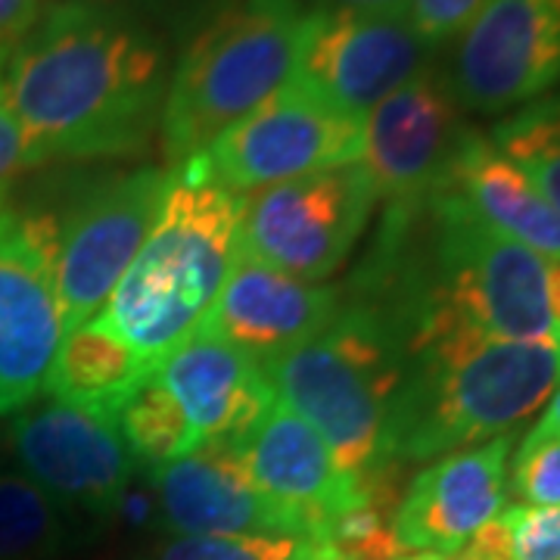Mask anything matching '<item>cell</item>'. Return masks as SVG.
<instances>
[{
    "mask_svg": "<svg viewBox=\"0 0 560 560\" xmlns=\"http://www.w3.org/2000/svg\"><path fill=\"white\" fill-rule=\"evenodd\" d=\"M22 172H28L25 147H22L16 125L0 109V219L10 212V190Z\"/></svg>",
    "mask_w": 560,
    "mask_h": 560,
    "instance_id": "f1b7e54d",
    "label": "cell"
},
{
    "mask_svg": "<svg viewBox=\"0 0 560 560\" xmlns=\"http://www.w3.org/2000/svg\"><path fill=\"white\" fill-rule=\"evenodd\" d=\"M241 253L320 283L352 256L377 194L361 162L241 194Z\"/></svg>",
    "mask_w": 560,
    "mask_h": 560,
    "instance_id": "52a82bcc",
    "label": "cell"
},
{
    "mask_svg": "<svg viewBox=\"0 0 560 560\" xmlns=\"http://www.w3.org/2000/svg\"><path fill=\"white\" fill-rule=\"evenodd\" d=\"M143 377L138 355L101 318H91L62 337L44 396L116 415Z\"/></svg>",
    "mask_w": 560,
    "mask_h": 560,
    "instance_id": "44dd1931",
    "label": "cell"
},
{
    "mask_svg": "<svg viewBox=\"0 0 560 560\" xmlns=\"http://www.w3.org/2000/svg\"><path fill=\"white\" fill-rule=\"evenodd\" d=\"M470 135L474 125L433 62L364 116L359 162L377 202L401 206L433 197L452 178Z\"/></svg>",
    "mask_w": 560,
    "mask_h": 560,
    "instance_id": "5bb4252c",
    "label": "cell"
},
{
    "mask_svg": "<svg viewBox=\"0 0 560 560\" xmlns=\"http://www.w3.org/2000/svg\"><path fill=\"white\" fill-rule=\"evenodd\" d=\"M508 492L521 499L517 504L560 508V433L536 423L521 445H514Z\"/></svg>",
    "mask_w": 560,
    "mask_h": 560,
    "instance_id": "4316f807",
    "label": "cell"
},
{
    "mask_svg": "<svg viewBox=\"0 0 560 560\" xmlns=\"http://www.w3.org/2000/svg\"><path fill=\"white\" fill-rule=\"evenodd\" d=\"M555 315L560 320V261L555 265Z\"/></svg>",
    "mask_w": 560,
    "mask_h": 560,
    "instance_id": "e575fe53",
    "label": "cell"
},
{
    "mask_svg": "<svg viewBox=\"0 0 560 560\" xmlns=\"http://www.w3.org/2000/svg\"><path fill=\"white\" fill-rule=\"evenodd\" d=\"M399 560H464L460 555H405Z\"/></svg>",
    "mask_w": 560,
    "mask_h": 560,
    "instance_id": "836d02e7",
    "label": "cell"
},
{
    "mask_svg": "<svg viewBox=\"0 0 560 560\" xmlns=\"http://www.w3.org/2000/svg\"><path fill=\"white\" fill-rule=\"evenodd\" d=\"M445 187H452L489 228L501 231L504 237L523 243L548 259H560V212L477 128L464 143Z\"/></svg>",
    "mask_w": 560,
    "mask_h": 560,
    "instance_id": "ffe728a7",
    "label": "cell"
},
{
    "mask_svg": "<svg viewBox=\"0 0 560 560\" xmlns=\"http://www.w3.org/2000/svg\"><path fill=\"white\" fill-rule=\"evenodd\" d=\"M364 121L287 81L249 116L231 125L200 153L209 175L234 194L305 178L361 160Z\"/></svg>",
    "mask_w": 560,
    "mask_h": 560,
    "instance_id": "30bf717a",
    "label": "cell"
},
{
    "mask_svg": "<svg viewBox=\"0 0 560 560\" xmlns=\"http://www.w3.org/2000/svg\"><path fill=\"white\" fill-rule=\"evenodd\" d=\"M54 253V212L10 209L0 219V418L44 396L66 337Z\"/></svg>",
    "mask_w": 560,
    "mask_h": 560,
    "instance_id": "7c38bea8",
    "label": "cell"
},
{
    "mask_svg": "<svg viewBox=\"0 0 560 560\" xmlns=\"http://www.w3.org/2000/svg\"><path fill=\"white\" fill-rule=\"evenodd\" d=\"M467 551L470 560H560V508L504 504Z\"/></svg>",
    "mask_w": 560,
    "mask_h": 560,
    "instance_id": "d4e9b609",
    "label": "cell"
},
{
    "mask_svg": "<svg viewBox=\"0 0 560 560\" xmlns=\"http://www.w3.org/2000/svg\"><path fill=\"white\" fill-rule=\"evenodd\" d=\"M541 427H548V430H555L560 433V386L551 393V399L545 401V415L539 418Z\"/></svg>",
    "mask_w": 560,
    "mask_h": 560,
    "instance_id": "d6a6232c",
    "label": "cell"
},
{
    "mask_svg": "<svg viewBox=\"0 0 560 560\" xmlns=\"http://www.w3.org/2000/svg\"><path fill=\"white\" fill-rule=\"evenodd\" d=\"M560 386V342L448 327L408 359L383 420V464H423L517 433Z\"/></svg>",
    "mask_w": 560,
    "mask_h": 560,
    "instance_id": "7a4b0ae2",
    "label": "cell"
},
{
    "mask_svg": "<svg viewBox=\"0 0 560 560\" xmlns=\"http://www.w3.org/2000/svg\"><path fill=\"white\" fill-rule=\"evenodd\" d=\"M153 374L175 396L200 445L237 440L275 401L259 361L206 330L180 342Z\"/></svg>",
    "mask_w": 560,
    "mask_h": 560,
    "instance_id": "d6986e66",
    "label": "cell"
},
{
    "mask_svg": "<svg viewBox=\"0 0 560 560\" xmlns=\"http://www.w3.org/2000/svg\"><path fill=\"white\" fill-rule=\"evenodd\" d=\"M517 433L427 460L401 489L393 533L405 555H458L508 504Z\"/></svg>",
    "mask_w": 560,
    "mask_h": 560,
    "instance_id": "2e32d148",
    "label": "cell"
},
{
    "mask_svg": "<svg viewBox=\"0 0 560 560\" xmlns=\"http://www.w3.org/2000/svg\"><path fill=\"white\" fill-rule=\"evenodd\" d=\"M436 62L408 13L308 10L290 79L346 116H364Z\"/></svg>",
    "mask_w": 560,
    "mask_h": 560,
    "instance_id": "4fadbf2b",
    "label": "cell"
},
{
    "mask_svg": "<svg viewBox=\"0 0 560 560\" xmlns=\"http://www.w3.org/2000/svg\"><path fill=\"white\" fill-rule=\"evenodd\" d=\"M489 0H411L408 20L433 50L458 38Z\"/></svg>",
    "mask_w": 560,
    "mask_h": 560,
    "instance_id": "83f0119b",
    "label": "cell"
},
{
    "mask_svg": "<svg viewBox=\"0 0 560 560\" xmlns=\"http://www.w3.org/2000/svg\"><path fill=\"white\" fill-rule=\"evenodd\" d=\"M420 271L430 296V337L474 327L499 340L560 342L555 315V265L504 237L452 187L415 202Z\"/></svg>",
    "mask_w": 560,
    "mask_h": 560,
    "instance_id": "277c9868",
    "label": "cell"
},
{
    "mask_svg": "<svg viewBox=\"0 0 560 560\" xmlns=\"http://www.w3.org/2000/svg\"><path fill=\"white\" fill-rule=\"evenodd\" d=\"M318 545L300 536H168L147 560H308Z\"/></svg>",
    "mask_w": 560,
    "mask_h": 560,
    "instance_id": "484cf974",
    "label": "cell"
},
{
    "mask_svg": "<svg viewBox=\"0 0 560 560\" xmlns=\"http://www.w3.org/2000/svg\"><path fill=\"white\" fill-rule=\"evenodd\" d=\"M69 517L22 470H0V560H60Z\"/></svg>",
    "mask_w": 560,
    "mask_h": 560,
    "instance_id": "603a6c76",
    "label": "cell"
},
{
    "mask_svg": "<svg viewBox=\"0 0 560 560\" xmlns=\"http://www.w3.org/2000/svg\"><path fill=\"white\" fill-rule=\"evenodd\" d=\"M168 168L160 215L97 315L147 374L200 330L241 256V194L221 187L202 156Z\"/></svg>",
    "mask_w": 560,
    "mask_h": 560,
    "instance_id": "3957f363",
    "label": "cell"
},
{
    "mask_svg": "<svg viewBox=\"0 0 560 560\" xmlns=\"http://www.w3.org/2000/svg\"><path fill=\"white\" fill-rule=\"evenodd\" d=\"M168 81L165 40L125 3L40 7L0 50V109L28 168L140 156L160 135Z\"/></svg>",
    "mask_w": 560,
    "mask_h": 560,
    "instance_id": "6da1fadb",
    "label": "cell"
},
{
    "mask_svg": "<svg viewBox=\"0 0 560 560\" xmlns=\"http://www.w3.org/2000/svg\"><path fill=\"white\" fill-rule=\"evenodd\" d=\"M489 140L560 212V94H545L508 113Z\"/></svg>",
    "mask_w": 560,
    "mask_h": 560,
    "instance_id": "cb8c5ba5",
    "label": "cell"
},
{
    "mask_svg": "<svg viewBox=\"0 0 560 560\" xmlns=\"http://www.w3.org/2000/svg\"><path fill=\"white\" fill-rule=\"evenodd\" d=\"M88 3H121V0H88Z\"/></svg>",
    "mask_w": 560,
    "mask_h": 560,
    "instance_id": "8d00e7d4",
    "label": "cell"
},
{
    "mask_svg": "<svg viewBox=\"0 0 560 560\" xmlns=\"http://www.w3.org/2000/svg\"><path fill=\"white\" fill-rule=\"evenodd\" d=\"M116 427L131 460L143 470L184 458L200 445L187 415L180 411L175 396L165 389V383L156 374H147L128 393V399L116 411Z\"/></svg>",
    "mask_w": 560,
    "mask_h": 560,
    "instance_id": "7402d4cb",
    "label": "cell"
},
{
    "mask_svg": "<svg viewBox=\"0 0 560 560\" xmlns=\"http://www.w3.org/2000/svg\"><path fill=\"white\" fill-rule=\"evenodd\" d=\"M337 312L340 287L308 283L241 253L200 330L265 364L315 340Z\"/></svg>",
    "mask_w": 560,
    "mask_h": 560,
    "instance_id": "e0dca14e",
    "label": "cell"
},
{
    "mask_svg": "<svg viewBox=\"0 0 560 560\" xmlns=\"http://www.w3.org/2000/svg\"><path fill=\"white\" fill-rule=\"evenodd\" d=\"M308 560H340V558H330V555H320V551H318V555H312Z\"/></svg>",
    "mask_w": 560,
    "mask_h": 560,
    "instance_id": "d590c367",
    "label": "cell"
},
{
    "mask_svg": "<svg viewBox=\"0 0 560 560\" xmlns=\"http://www.w3.org/2000/svg\"><path fill=\"white\" fill-rule=\"evenodd\" d=\"M308 10H355V13H408L411 0H302Z\"/></svg>",
    "mask_w": 560,
    "mask_h": 560,
    "instance_id": "1f68e13d",
    "label": "cell"
},
{
    "mask_svg": "<svg viewBox=\"0 0 560 560\" xmlns=\"http://www.w3.org/2000/svg\"><path fill=\"white\" fill-rule=\"evenodd\" d=\"M38 10V0H0V50L22 35V28L35 20Z\"/></svg>",
    "mask_w": 560,
    "mask_h": 560,
    "instance_id": "4dcf8cb0",
    "label": "cell"
},
{
    "mask_svg": "<svg viewBox=\"0 0 560 560\" xmlns=\"http://www.w3.org/2000/svg\"><path fill=\"white\" fill-rule=\"evenodd\" d=\"M408 355L359 312L340 302L315 340L265 361L275 399L318 430L349 480L383 467V420Z\"/></svg>",
    "mask_w": 560,
    "mask_h": 560,
    "instance_id": "8992f818",
    "label": "cell"
},
{
    "mask_svg": "<svg viewBox=\"0 0 560 560\" xmlns=\"http://www.w3.org/2000/svg\"><path fill=\"white\" fill-rule=\"evenodd\" d=\"M113 521H121L131 529H147L153 523H160V504H156V495L150 489V482H135L125 489V495L116 504V517Z\"/></svg>",
    "mask_w": 560,
    "mask_h": 560,
    "instance_id": "f546056e",
    "label": "cell"
},
{
    "mask_svg": "<svg viewBox=\"0 0 560 560\" xmlns=\"http://www.w3.org/2000/svg\"><path fill=\"white\" fill-rule=\"evenodd\" d=\"M464 113L501 116L560 88V0H489L442 69Z\"/></svg>",
    "mask_w": 560,
    "mask_h": 560,
    "instance_id": "8fae6325",
    "label": "cell"
},
{
    "mask_svg": "<svg viewBox=\"0 0 560 560\" xmlns=\"http://www.w3.org/2000/svg\"><path fill=\"white\" fill-rule=\"evenodd\" d=\"M302 0H231L202 25L172 69L160 143L168 165L194 160L280 91L300 57Z\"/></svg>",
    "mask_w": 560,
    "mask_h": 560,
    "instance_id": "5b68a950",
    "label": "cell"
},
{
    "mask_svg": "<svg viewBox=\"0 0 560 560\" xmlns=\"http://www.w3.org/2000/svg\"><path fill=\"white\" fill-rule=\"evenodd\" d=\"M7 442L22 474L38 482L69 521L109 523L135 480V460L109 411L38 396L13 415Z\"/></svg>",
    "mask_w": 560,
    "mask_h": 560,
    "instance_id": "9c48e42d",
    "label": "cell"
},
{
    "mask_svg": "<svg viewBox=\"0 0 560 560\" xmlns=\"http://www.w3.org/2000/svg\"><path fill=\"white\" fill-rule=\"evenodd\" d=\"M172 168L143 165L94 180L57 215L54 280L66 334L103 312L160 215Z\"/></svg>",
    "mask_w": 560,
    "mask_h": 560,
    "instance_id": "ba28073f",
    "label": "cell"
},
{
    "mask_svg": "<svg viewBox=\"0 0 560 560\" xmlns=\"http://www.w3.org/2000/svg\"><path fill=\"white\" fill-rule=\"evenodd\" d=\"M147 482L172 536H296L246 477L234 440L202 442L147 470Z\"/></svg>",
    "mask_w": 560,
    "mask_h": 560,
    "instance_id": "ac0fdd59",
    "label": "cell"
},
{
    "mask_svg": "<svg viewBox=\"0 0 560 560\" xmlns=\"http://www.w3.org/2000/svg\"><path fill=\"white\" fill-rule=\"evenodd\" d=\"M234 445L261 499L280 511L296 536L312 541L334 517L368 499L386 477L349 480L318 430L278 399Z\"/></svg>",
    "mask_w": 560,
    "mask_h": 560,
    "instance_id": "9a60e30c",
    "label": "cell"
}]
</instances>
